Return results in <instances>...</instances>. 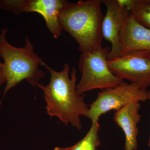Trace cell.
Here are the masks:
<instances>
[{
	"mask_svg": "<svg viewBox=\"0 0 150 150\" xmlns=\"http://www.w3.org/2000/svg\"><path fill=\"white\" fill-rule=\"evenodd\" d=\"M44 67L51 74L50 82L46 86L37 85L43 92L47 114L56 117L65 125L71 124L78 130L82 128L80 116L86 117L89 107L85 102V94L80 95L76 89L77 72L73 67L71 77L70 67L65 64L63 69L57 71L47 64Z\"/></svg>",
	"mask_w": 150,
	"mask_h": 150,
	"instance_id": "1",
	"label": "cell"
},
{
	"mask_svg": "<svg viewBox=\"0 0 150 150\" xmlns=\"http://www.w3.org/2000/svg\"><path fill=\"white\" fill-rule=\"evenodd\" d=\"M100 0L68 2L59 15L63 30H66L79 44L81 53L102 48L103 14Z\"/></svg>",
	"mask_w": 150,
	"mask_h": 150,
	"instance_id": "2",
	"label": "cell"
},
{
	"mask_svg": "<svg viewBox=\"0 0 150 150\" xmlns=\"http://www.w3.org/2000/svg\"><path fill=\"white\" fill-rule=\"evenodd\" d=\"M7 29L3 28L0 33V56L4 60L6 86L3 96L11 88L25 80L33 87L45 76L39 69V66L46 63L35 54L34 46L26 37L25 45L22 48L11 45L7 40Z\"/></svg>",
	"mask_w": 150,
	"mask_h": 150,
	"instance_id": "3",
	"label": "cell"
},
{
	"mask_svg": "<svg viewBox=\"0 0 150 150\" xmlns=\"http://www.w3.org/2000/svg\"><path fill=\"white\" fill-rule=\"evenodd\" d=\"M109 47H102L91 52L81 53L79 69L81 77L76 86L80 95L95 89H105L114 87L124 81L110 71L108 62L110 54Z\"/></svg>",
	"mask_w": 150,
	"mask_h": 150,
	"instance_id": "4",
	"label": "cell"
},
{
	"mask_svg": "<svg viewBox=\"0 0 150 150\" xmlns=\"http://www.w3.org/2000/svg\"><path fill=\"white\" fill-rule=\"evenodd\" d=\"M147 91L138 85L124 81L114 87L103 90L90 105L86 117L92 123L98 122L101 115L110 110H118L132 103L146 101Z\"/></svg>",
	"mask_w": 150,
	"mask_h": 150,
	"instance_id": "5",
	"label": "cell"
},
{
	"mask_svg": "<svg viewBox=\"0 0 150 150\" xmlns=\"http://www.w3.org/2000/svg\"><path fill=\"white\" fill-rule=\"evenodd\" d=\"M108 67L118 78L147 90L150 87V51H131L108 60Z\"/></svg>",
	"mask_w": 150,
	"mask_h": 150,
	"instance_id": "6",
	"label": "cell"
},
{
	"mask_svg": "<svg viewBox=\"0 0 150 150\" xmlns=\"http://www.w3.org/2000/svg\"><path fill=\"white\" fill-rule=\"evenodd\" d=\"M68 2L65 0H10L7 8L9 11L16 15L22 12L40 14L45 20L48 30L54 38L58 39L63 30L59 22V13Z\"/></svg>",
	"mask_w": 150,
	"mask_h": 150,
	"instance_id": "7",
	"label": "cell"
},
{
	"mask_svg": "<svg viewBox=\"0 0 150 150\" xmlns=\"http://www.w3.org/2000/svg\"><path fill=\"white\" fill-rule=\"evenodd\" d=\"M102 3L106 7L102 22L103 38L111 43L108 56V60H110L122 55L121 33L130 11L118 0H104Z\"/></svg>",
	"mask_w": 150,
	"mask_h": 150,
	"instance_id": "8",
	"label": "cell"
},
{
	"mask_svg": "<svg viewBox=\"0 0 150 150\" xmlns=\"http://www.w3.org/2000/svg\"><path fill=\"white\" fill-rule=\"evenodd\" d=\"M122 54L131 51H150V30L138 23L129 12L121 33Z\"/></svg>",
	"mask_w": 150,
	"mask_h": 150,
	"instance_id": "9",
	"label": "cell"
},
{
	"mask_svg": "<svg viewBox=\"0 0 150 150\" xmlns=\"http://www.w3.org/2000/svg\"><path fill=\"white\" fill-rule=\"evenodd\" d=\"M141 107L140 102L132 103L116 110L114 114V122L125 134V150L138 149V124L142 116L139 113Z\"/></svg>",
	"mask_w": 150,
	"mask_h": 150,
	"instance_id": "10",
	"label": "cell"
},
{
	"mask_svg": "<svg viewBox=\"0 0 150 150\" xmlns=\"http://www.w3.org/2000/svg\"><path fill=\"white\" fill-rule=\"evenodd\" d=\"M99 123H92L91 127L83 139L69 147H56L54 150H98L100 145L99 136Z\"/></svg>",
	"mask_w": 150,
	"mask_h": 150,
	"instance_id": "11",
	"label": "cell"
},
{
	"mask_svg": "<svg viewBox=\"0 0 150 150\" xmlns=\"http://www.w3.org/2000/svg\"><path fill=\"white\" fill-rule=\"evenodd\" d=\"M130 11L138 23L150 30V0H133Z\"/></svg>",
	"mask_w": 150,
	"mask_h": 150,
	"instance_id": "12",
	"label": "cell"
},
{
	"mask_svg": "<svg viewBox=\"0 0 150 150\" xmlns=\"http://www.w3.org/2000/svg\"><path fill=\"white\" fill-rule=\"evenodd\" d=\"M6 82L5 67L3 63L0 62V86Z\"/></svg>",
	"mask_w": 150,
	"mask_h": 150,
	"instance_id": "13",
	"label": "cell"
},
{
	"mask_svg": "<svg viewBox=\"0 0 150 150\" xmlns=\"http://www.w3.org/2000/svg\"><path fill=\"white\" fill-rule=\"evenodd\" d=\"M147 98L148 100H149L150 102V91H147ZM147 146L149 147H150V134L149 137V141H148Z\"/></svg>",
	"mask_w": 150,
	"mask_h": 150,
	"instance_id": "14",
	"label": "cell"
}]
</instances>
